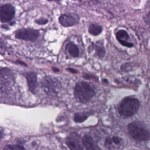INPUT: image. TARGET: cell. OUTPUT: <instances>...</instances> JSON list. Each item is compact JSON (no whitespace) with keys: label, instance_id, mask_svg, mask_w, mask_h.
I'll return each instance as SVG.
<instances>
[{"label":"cell","instance_id":"cell-1","mask_svg":"<svg viewBox=\"0 0 150 150\" xmlns=\"http://www.w3.org/2000/svg\"><path fill=\"white\" fill-rule=\"evenodd\" d=\"M95 94V91L93 86L86 81L79 82L74 88L75 99L77 101L81 103L88 102L93 97Z\"/></svg>","mask_w":150,"mask_h":150},{"label":"cell","instance_id":"cell-2","mask_svg":"<svg viewBox=\"0 0 150 150\" xmlns=\"http://www.w3.org/2000/svg\"><path fill=\"white\" fill-rule=\"evenodd\" d=\"M129 134L137 141H146L150 139V130L143 122L135 121L128 125Z\"/></svg>","mask_w":150,"mask_h":150},{"label":"cell","instance_id":"cell-3","mask_svg":"<svg viewBox=\"0 0 150 150\" xmlns=\"http://www.w3.org/2000/svg\"><path fill=\"white\" fill-rule=\"evenodd\" d=\"M139 102L137 99L127 97L122 100L118 108V112L121 116L125 118L131 117L139 109Z\"/></svg>","mask_w":150,"mask_h":150},{"label":"cell","instance_id":"cell-4","mask_svg":"<svg viewBox=\"0 0 150 150\" xmlns=\"http://www.w3.org/2000/svg\"><path fill=\"white\" fill-rule=\"evenodd\" d=\"M42 87L45 93L56 95L60 90V84L57 79L51 77H46L43 79Z\"/></svg>","mask_w":150,"mask_h":150},{"label":"cell","instance_id":"cell-5","mask_svg":"<svg viewBox=\"0 0 150 150\" xmlns=\"http://www.w3.org/2000/svg\"><path fill=\"white\" fill-rule=\"evenodd\" d=\"M39 35V30L30 28L20 29L15 33V36L16 39L30 42L36 41Z\"/></svg>","mask_w":150,"mask_h":150},{"label":"cell","instance_id":"cell-6","mask_svg":"<svg viewBox=\"0 0 150 150\" xmlns=\"http://www.w3.org/2000/svg\"><path fill=\"white\" fill-rule=\"evenodd\" d=\"M14 7L10 4L2 5L0 8V18L2 23L8 22L12 21L15 15Z\"/></svg>","mask_w":150,"mask_h":150},{"label":"cell","instance_id":"cell-7","mask_svg":"<svg viewBox=\"0 0 150 150\" xmlns=\"http://www.w3.org/2000/svg\"><path fill=\"white\" fill-rule=\"evenodd\" d=\"M79 16L75 13H67L60 16L59 21L60 24L64 27L74 26L79 22Z\"/></svg>","mask_w":150,"mask_h":150},{"label":"cell","instance_id":"cell-8","mask_svg":"<svg viewBox=\"0 0 150 150\" xmlns=\"http://www.w3.org/2000/svg\"><path fill=\"white\" fill-rule=\"evenodd\" d=\"M66 144L71 150L83 149V141L80 136L75 132L71 133L66 139Z\"/></svg>","mask_w":150,"mask_h":150},{"label":"cell","instance_id":"cell-9","mask_svg":"<svg viewBox=\"0 0 150 150\" xmlns=\"http://www.w3.org/2000/svg\"><path fill=\"white\" fill-rule=\"evenodd\" d=\"M25 76L27 79L30 91L33 94L36 93L37 87V75L33 72H28L25 73Z\"/></svg>","mask_w":150,"mask_h":150},{"label":"cell","instance_id":"cell-10","mask_svg":"<svg viewBox=\"0 0 150 150\" xmlns=\"http://www.w3.org/2000/svg\"><path fill=\"white\" fill-rule=\"evenodd\" d=\"M116 37L117 41L123 46L128 48H131L134 46V45L132 43L128 42V39H129V34L124 30H118L116 34Z\"/></svg>","mask_w":150,"mask_h":150},{"label":"cell","instance_id":"cell-11","mask_svg":"<svg viewBox=\"0 0 150 150\" xmlns=\"http://www.w3.org/2000/svg\"><path fill=\"white\" fill-rule=\"evenodd\" d=\"M84 146L87 150H100V148L91 136L86 135L82 139Z\"/></svg>","mask_w":150,"mask_h":150},{"label":"cell","instance_id":"cell-12","mask_svg":"<svg viewBox=\"0 0 150 150\" xmlns=\"http://www.w3.org/2000/svg\"><path fill=\"white\" fill-rule=\"evenodd\" d=\"M65 50L72 57L76 58L79 55L80 51L79 47L72 42H70L67 45Z\"/></svg>","mask_w":150,"mask_h":150},{"label":"cell","instance_id":"cell-13","mask_svg":"<svg viewBox=\"0 0 150 150\" xmlns=\"http://www.w3.org/2000/svg\"><path fill=\"white\" fill-rule=\"evenodd\" d=\"M88 32L93 36H98L102 33L103 28L100 26L96 24H91L88 27Z\"/></svg>","mask_w":150,"mask_h":150},{"label":"cell","instance_id":"cell-14","mask_svg":"<svg viewBox=\"0 0 150 150\" xmlns=\"http://www.w3.org/2000/svg\"><path fill=\"white\" fill-rule=\"evenodd\" d=\"M88 116L85 112H78L74 115V121L76 123H82L86 121Z\"/></svg>","mask_w":150,"mask_h":150},{"label":"cell","instance_id":"cell-15","mask_svg":"<svg viewBox=\"0 0 150 150\" xmlns=\"http://www.w3.org/2000/svg\"><path fill=\"white\" fill-rule=\"evenodd\" d=\"M95 51L97 56L100 58H102L105 56L106 51L103 46L96 45L95 47Z\"/></svg>","mask_w":150,"mask_h":150},{"label":"cell","instance_id":"cell-16","mask_svg":"<svg viewBox=\"0 0 150 150\" xmlns=\"http://www.w3.org/2000/svg\"><path fill=\"white\" fill-rule=\"evenodd\" d=\"M5 149L8 150H24L25 148L19 145H8L6 146Z\"/></svg>","mask_w":150,"mask_h":150},{"label":"cell","instance_id":"cell-17","mask_svg":"<svg viewBox=\"0 0 150 150\" xmlns=\"http://www.w3.org/2000/svg\"><path fill=\"white\" fill-rule=\"evenodd\" d=\"M35 22L38 25H45L49 22V21L45 18H41L35 21Z\"/></svg>","mask_w":150,"mask_h":150},{"label":"cell","instance_id":"cell-18","mask_svg":"<svg viewBox=\"0 0 150 150\" xmlns=\"http://www.w3.org/2000/svg\"><path fill=\"white\" fill-rule=\"evenodd\" d=\"M113 143L112 142L111 138L109 137L106 139L104 143V146L108 149H111V146H113Z\"/></svg>","mask_w":150,"mask_h":150},{"label":"cell","instance_id":"cell-19","mask_svg":"<svg viewBox=\"0 0 150 150\" xmlns=\"http://www.w3.org/2000/svg\"><path fill=\"white\" fill-rule=\"evenodd\" d=\"M83 77L86 79H93L94 80H98V78H96L94 75L87 73H84L83 74Z\"/></svg>","mask_w":150,"mask_h":150},{"label":"cell","instance_id":"cell-20","mask_svg":"<svg viewBox=\"0 0 150 150\" xmlns=\"http://www.w3.org/2000/svg\"><path fill=\"white\" fill-rule=\"evenodd\" d=\"M111 139H112L113 144H115L116 145H119L122 142V139L118 137L114 136L111 137Z\"/></svg>","mask_w":150,"mask_h":150},{"label":"cell","instance_id":"cell-21","mask_svg":"<svg viewBox=\"0 0 150 150\" xmlns=\"http://www.w3.org/2000/svg\"><path fill=\"white\" fill-rule=\"evenodd\" d=\"M66 70L69 72L72 73L76 74L78 73V71L73 68H67Z\"/></svg>","mask_w":150,"mask_h":150},{"label":"cell","instance_id":"cell-22","mask_svg":"<svg viewBox=\"0 0 150 150\" xmlns=\"http://www.w3.org/2000/svg\"><path fill=\"white\" fill-rule=\"evenodd\" d=\"M16 64H17L21 65L24 66H27V64H25L22 61H19V60H17L16 62H15Z\"/></svg>","mask_w":150,"mask_h":150},{"label":"cell","instance_id":"cell-23","mask_svg":"<svg viewBox=\"0 0 150 150\" xmlns=\"http://www.w3.org/2000/svg\"><path fill=\"white\" fill-rule=\"evenodd\" d=\"M52 70H53L54 72H59L60 71L59 69L57 68V67H52Z\"/></svg>","mask_w":150,"mask_h":150},{"label":"cell","instance_id":"cell-24","mask_svg":"<svg viewBox=\"0 0 150 150\" xmlns=\"http://www.w3.org/2000/svg\"><path fill=\"white\" fill-rule=\"evenodd\" d=\"M1 27H2L3 29H4L7 30L8 29V26H7L6 25H2Z\"/></svg>","mask_w":150,"mask_h":150},{"label":"cell","instance_id":"cell-25","mask_svg":"<svg viewBox=\"0 0 150 150\" xmlns=\"http://www.w3.org/2000/svg\"><path fill=\"white\" fill-rule=\"evenodd\" d=\"M102 81L104 83H107V84H108V80L106 79H103Z\"/></svg>","mask_w":150,"mask_h":150},{"label":"cell","instance_id":"cell-26","mask_svg":"<svg viewBox=\"0 0 150 150\" xmlns=\"http://www.w3.org/2000/svg\"><path fill=\"white\" fill-rule=\"evenodd\" d=\"M49 1H59V0H48Z\"/></svg>","mask_w":150,"mask_h":150},{"label":"cell","instance_id":"cell-27","mask_svg":"<svg viewBox=\"0 0 150 150\" xmlns=\"http://www.w3.org/2000/svg\"><path fill=\"white\" fill-rule=\"evenodd\" d=\"M74 1H81V0H74Z\"/></svg>","mask_w":150,"mask_h":150}]
</instances>
